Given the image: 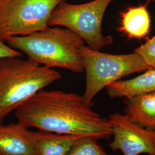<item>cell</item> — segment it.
Masks as SVG:
<instances>
[{"mask_svg":"<svg viewBox=\"0 0 155 155\" xmlns=\"http://www.w3.org/2000/svg\"><path fill=\"white\" fill-rule=\"evenodd\" d=\"M61 78L55 69L29 59H0V124L40 90Z\"/></svg>","mask_w":155,"mask_h":155,"instance_id":"3","label":"cell"},{"mask_svg":"<svg viewBox=\"0 0 155 155\" xmlns=\"http://www.w3.org/2000/svg\"><path fill=\"white\" fill-rule=\"evenodd\" d=\"M22 54L20 52L7 45L4 41L0 40V59L12 57L20 58Z\"/></svg>","mask_w":155,"mask_h":155,"instance_id":"15","label":"cell"},{"mask_svg":"<svg viewBox=\"0 0 155 155\" xmlns=\"http://www.w3.org/2000/svg\"><path fill=\"white\" fill-rule=\"evenodd\" d=\"M134 52L140 55L150 68L155 69V36L136 48Z\"/></svg>","mask_w":155,"mask_h":155,"instance_id":"14","label":"cell"},{"mask_svg":"<svg viewBox=\"0 0 155 155\" xmlns=\"http://www.w3.org/2000/svg\"><path fill=\"white\" fill-rule=\"evenodd\" d=\"M66 0H0V40L29 35L48 27L54 9Z\"/></svg>","mask_w":155,"mask_h":155,"instance_id":"6","label":"cell"},{"mask_svg":"<svg viewBox=\"0 0 155 155\" xmlns=\"http://www.w3.org/2000/svg\"><path fill=\"white\" fill-rule=\"evenodd\" d=\"M148 1H155V0H148Z\"/></svg>","mask_w":155,"mask_h":155,"instance_id":"16","label":"cell"},{"mask_svg":"<svg viewBox=\"0 0 155 155\" xmlns=\"http://www.w3.org/2000/svg\"><path fill=\"white\" fill-rule=\"evenodd\" d=\"M6 41L9 46L21 51L28 59L39 64L77 73L84 71L81 49L84 41L68 28L50 27L27 36H13Z\"/></svg>","mask_w":155,"mask_h":155,"instance_id":"2","label":"cell"},{"mask_svg":"<svg viewBox=\"0 0 155 155\" xmlns=\"http://www.w3.org/2000/svg\"></svg>","mask_w":155,"mask_h":155,"instance_id":"17","label":"cell"},{"mask_svg":"<svg viewBox=\"0 0 155 155\" xmlns=\"http://www.w3.org/2000/svg\"><path fill=\"white\" fill-rule=\"evenodd\" d=\"M37 155H67L79 137L46 131H31Z\"/></svg>","mask_w":155,"mask_h":155,"instance_id":"11","label":"cell"},{"mask_svg":"<svg viewBox=\"0 0 155 155\" xmlns=\"http://www.w3.org/2000/svg\"><path fill=\"white\" fill-rule=\"evenodd\" d=\"M106 90L111 98H130L155 92V69H149L130 79L119 80L108 86Z\"/></svg>","mask_w":155,"mask_h":155,"instance_id":"10","label":"cell"},{"mask_svg":"<svg viewBox=\"0 0 155 155\" xmlns=\"http://www.w3.org/2000/svg\"><path fill=\"white\" fill-rule=\"evenodd\" d=\"M0 155H37L31 131L18 121L0 124Z\"/></svg>","mask_w":155,"mask_h":155,"instance_id":"8","label":"cell"},{"mask_svg":"<svg viewBox=\"0 0 155 155\" xmlns=\"http://www.w3.org/2000/svg\"><path fill=\"white\" fill-rule=\"evenodd\" d=\"M150 23L146 4L130 6L121 13L118 30L129 39H141L150 32Z\"/></svg>","mask_w":155,"mask_h":155,"instance_id":"12","label":"cell"},{"mask_svg":"<svg viewBox=\"0 0 155 155\" xmlns=\"http://www.w3.org/2000/svg\"><path fill=\"white\" fill-rule=\"evenodd\" d=\"M111 1L94 0L82 4L62 1L52 12L48 25L68 28L78 35L90 48L100 51L113 43L111 36H104L102 32L103 18Z\"/></svg>","mask_w":155,"mask_h":155,"instance_id":"5","label":"cell"},{"mask_svg":"<svg viewBox=\"0 0 155 155\" xmlns=\"http://www.w3.org/2000/svg\"><path fill=\"white\" fill-rule=\"evenodd\" d=\"M81 55L86 72V86L82 98L85 104L90 107L96 95L111 83L128 75L150 69L136 52L113 55L84 45Z\"/></svg>","mask_w":155,"mask_h":155,"instance_id":"4","label":"cell"},{"mask_svg":"<svg viewBox=\"0 0 155 155\" xmlns=\"http://www.w3.org/2000/svg\"><path fill=\"white\" fill-rule=\"evenodd\" d=\"M17 121L27 127L79 137L109 140L108 118L86 105L82 95L61 90H40L15 111Z\"/></svg>","mask_w":155,"mask_h":155,"instance_id":"1","label":"cell"},{"mask_svg":"<svg viewBox=\"0 0 155 155\" xmlns=\"http://www.w3.org/2000/svg\"><path fill=\"white\" fill-rule=\"evenodd\" d=\"M97 141L92 138L82 137L78 140L67 155H109Z\"/></svg>","mask_w":155,"mask_h":155,"instance_id":"13","label":"cell"},{"mask_svg":"<svg viewBox=\"0 0 155 155\" xmlns=\"http://www.w3.org/2000/svg\"><path fill=\"white\" fill-rule=\"evenodd\" d=\"M124 114L141 127L155 130V92L124 98Z\"/></svg>","mask_w":155,"mask_h":155,"instance_id":"9","label":"cell"},{"mask_svg":"<svg viewBox=\"0 0 155 155\" xmlns=\"http://www.w3.org/2000/svg\"><path fill=\"white\" fill-rule=\"evenodd\" d=\"M112 129L113 140L109 147L123 155H155V130L141 127L119 112L108 118Z\"/></svg>","mask_w":155,"mask_h":155,"instance_id":"7","label":"cell"}]
</instances>
